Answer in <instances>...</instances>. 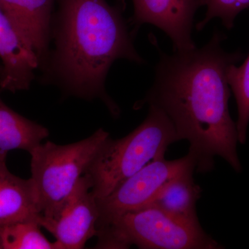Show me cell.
<instances>
[{
	"instance_id": "6da1fadb",
	"label": "cell",
	"mask_w": 249,
	"mask_h": 249,
	"mask_svg": "<svg viewBox=\"0 0 249 249\" xmlns=\"http://www.w3.org/2000/svg\"><path fill=\"white\" fill-rule=\"evenodd\" d=\"M222 36L216 33L201 48L173 52L160 51L155 78L145 97L135 103L164 111L180 141H188L197 173L214 168L215 157H222L237 173L242 165L237 147L236 123L231 117V88L228 67L242 58L240 53L223 49Z\"/></svg>"
},
{
	"instance_id": "7a4b0ae2",
	"label": "cell",
	"mask_w": 249,
	"mask_h": 249,
	"mask_svg": "<svg viewBox=\"0 0 249 249\" xmlns=\"http://www.w3.org/2000/svg\"><path fill=\"white\" fill-rule=\"evenodd\" d=\"M57 2L52 22L55 48L41 70V81L56 85L67 96L100 99L119 117L120 109L106 91L108 71L119 59L144 63L124 18V0L114 5L106 0Z\"/></svg>"
},
{
	"instance_id": "3957f363",
	"label": "cell",
	"mask_w": 249,
	"mask_h": 249,
	"mask_svg": "<svg viewBox=\"0 0 249 249\" xmlns=\"http://www.w3.org/2000/svg\"><path fill=\"white\" fill-rule=\"evenodd\" d=\"M180 142L164 111L149 106L147 117L124 138L103 143L85 175L96 200L106 197L126 179L154 160L165 157L168 146Z\"/></svg>"
},
{
	"instance_id": "277c9868",
	"label": "cell",
	"mask_w": 249,
	"mask_h": 249,
	"mask_svg": "<svg viewBox=\"0 0 249 249\" xmlns=\"http://www.w3.org/2000/svg\"><path fill=\"white\" fill-rule=\"evenodd\" d=\"M97 249H220L199 220L177 217L155 206L127 213L97 231Z\"/></svg>"
},
{
	"instance_id": "5b68a950",
	"label": "cell",
	"mask_w": 249,
	"mask_h": 249,
	"mask_svg": "<svg viewBox=\"0 0 249 249\" xmlns=\"http://www.w3.org/2000/svg\"><path fill=\"white\" fill-rule=\"evenodd\" d=\"M109 137L100 128L80 142L68 145L41 142L29 152L31 178L44 217H53L58 212Z\"/></svg>"
},
{
	"instance_id": "8992f818",
	"label": "cell",
	"mask_w": 249,
	"mask_h": 249,
	"mask_svg": "<svg viewBox=\"0 0 249 249\" xmlns=\"http://www.w3.org/2000/svg\"><path fill=\"white\" fill-rule=\"evenodd\" d=\"M196 169V160L189 152L178 160L162 157L150 162L97 200V231L127 213L150 206L172 180Z\"/></svg>"
},
{
	"instance_id": "52a82bcc",
	"label": "cell",
	"mask_w": 249,
	"mask_h": 249,
	"mask_svg": "<svg viewBox=\"0 0 249 249\" xmlns=\"http://www.w3.org/2000/svg\"><path fill=\"white\" fill-rule=\"evenodd\" d=\"M91 189L89 177L83 175L55 215L39 217L41 227L56 240L57 249H84L97 235V200Z\"/></svg>"
},
{
	"instance_id": "ba28073f",
	"label": "cell",
	"mask_w": 249,
	"mask_h": 249,
	"mask_svg": "<svg viewBox=\"0 0 249 249\" xmlns=\"http://www.w3.org/2000/svg\"><path fill=\"white\" fill-rule=\"evenodd\" d=\"M131 24L137 32L142 24H151L164 31L173 43L174 52L196 48L192 39L194 16L202 0H132Z\"/></svg>"
},
{
	"instance_id": "9c48e42d",
	"label": "cell",
	"mask_w": 249,
	"mask_h": 249,
	"mask_svg": "<svg viewBox=\"0 0 249 249\" xmlns=\"http://www.w3.org/2000/svg\"><path fill=\"white\" fill-rule=\"evenodd\" d=\"M0 89L15 93L30 88L40 62L31 45L0 9Z\"/></svg>"
},
{
	"instance_id": "30bf717a",
	"label": "cell",
	"mask_w": 249,
	"mask_h": 249,
	"mask_svg": "<svg viewBox=\"0 0 249 249\" xmlns=\"http://www.w3.org/2000/svg\"><path fill=\"white\" fill-rule=\"evenodd\" d=\"M57 0H0V9L37 54L41 70L48 60Z\"/></svg>"
},
{
	"instance_id": "8fae6325",
	"label": "cell",
	"mask_w": 249,
	"mask_h": 249,
	"mask_svg": "<svg viewBox=\"0 0 249 249\" xmlns=\"http://www.w3.org/2000/svg\"><path fill=\"white\" fill-rule=\"evenodd\" d=\"M6 157L0 155V227L19 221L38 222L42 213L34 183L11 173Z\"/></svg>"
},
{
	"instance_id": "7c38bea8",
	"label": "cell",
	"mask_w": 249,
	"mask_h": 249,
	"mask_svg": "<svg viewBox=\"0 0 249 249\" xmlns=\"http://www.w3.org/2000/svg\"><path fill=\"white\" fill-rule=\"evenodd\" d=\"M49 135L46 127L13 110L0 98V155L13 150L29 153Z\"/></svg>"
},
{
	"instance_id": "4fadbf2b",
	"label": "cell",
	"mask_w": 249,
	"mask_h": 249,
	"mask_svg": "<svg viewBox=\"0 0 249 249\" xmlns=\"http://www.w3.org/2000/svg\"><path fill=\"white\" fill-rule=\"evenodd\" d=\"M194 172L174 178L150 206H155L177 217L197 221L196 204L200 198V187L195 183Z\"/></svg>"
},
{
	"instance_id": "5bb4252c",
	"label": "cell",
	"mask_w": 249,
	"mask_h": 249,
	"mask_svg": "<svg viewBox=\"0 0 249 249\" xmlns=\"http://www.w3.org/2000/svg\"><path fill=\"white\" fill-rule=\"evenodd\" d=\"M37 220L19 221L0 228L2 249H57L40 231Z\"/></svg>"
},
{
	"instance_id": "9a60e30c",
	"label": "cell",
	"mask_w": 249,
	"mask_h": 249,
	"mask_svg": "<svg viewBox=\"0 0 249 249\" xmlns=\"http://www.w3.org/2000/svg\"><path fill=\"white\" fill-rule=\"evenodd\" d=\"M236 64L228 67L227 76L237 102L238 116L236 127L239 142L245 144L249 124V55L240 66Z\"/></svg>"
},
{
	"instance_id": "2e32d148",
	"label": "cell",
	"mask_w": 249,
	"mask_h": 249,
	"mask_svg": "<svg viewBox=\"0 0 249 249\" xmlns=\"http://www.w3.org/2000/svg\"><path fill=\"white\" fill-rule=\"evenodd\" d=\"M207 6L204 19L198 23L196 29L202 30L213 18H219L228 29H232L237 15L249 8V0H202Z\"/></svg>"
},
{
	"instance_id": "e0dca14e",
	"label": "cell",
	"mask_w": 249,
	"mask_h": 249,
	"mask_svg": "<svg viewBox=\"0 0 249 249\" xmlns=\"http://www.w3.org/2000/svg\"><path fill=\"white\" fill-rule=\"evenodd\" d=\"M1 70H2V65H0V74H1Z\"/></svg>"
},
{
	"instance_id": "ac0fdd59",
	"label": "cell",
	"mask_w": 249,
	"mask_h": 249,
	"mask_svg": "<svg viewBox=\"0 0 249 249\" xmlns=\"http://www.w3.org/2000/svg\"><path fill=\"white\" fill-rule=\"evenodd\" d=\"M0 228H1V227H0ZM0 249H2V248H1V241H0Z\"/></svg>"
}]
</instances>
